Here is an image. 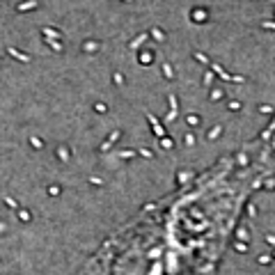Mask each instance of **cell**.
I'll use <instances>...</instances> for the list:
<instances>
[{
  "label": "cell",
  "instance_id": "obj_1",
  "mask_svg": "<svg viewBox=\"0 0 275 275\" xmlns=\"http://www.w3.org/2000/svg\"><path fill=\"white\" fill-rule=\"evenodd\" d=\"M273 174L270 142H254L147 206L71 275H216L248 200Z\"/></svg>",
  "mask_w": 275,
  "mask_h": 275
},
{
  "label": "cell",
  "instance_id": "obj_2",
  "mask_svg": "<svg viewBox=\"0 0 275 275\" xmlns=\"http://www.w3.org/2000/svg\"><path fill=\"white\" fill-rule=\"evenodd\" d=\"M270 151H273V167H275V138H270Z\"/></svg>",
  "mask_w": 275,
  "mask_h": 275
}]
</instances>
